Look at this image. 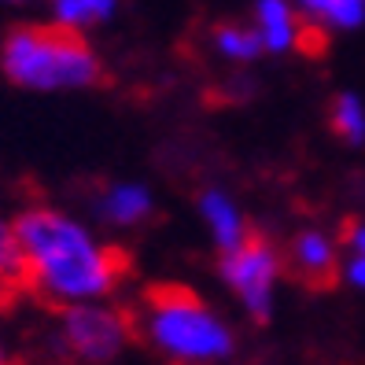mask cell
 Instances as JSON below:
<instances>
[{"label":"cell","instance_id":"1","mask_svg":"<svg viewBox=\"0 0 365 365\" xmlns=\"http://www.w3.org/2000/svg\"><path fill=\"white\" fill-rule=\"evenodd\" d=\"M11 236L23 255L26 292H37L59 307L93 303L125 273V255L118 247H100L78 222L48 207L23 210L11 225Z\"/></svg>","mask_w":365,"mask_h":365},{"label":"cell","instance_id":"2","mask_svg":"<svg viewBox=\"0 0 365 365\" xmlns=\"http://www.w3.org/2000/svg\"><path fill=\"white\" fill-rule=\"evenodd\" d=\"M152 347H159L178 365H214L232 354V332L203 299L181 284H155L140 299V310L130 317Z\"/></svg>","mask_w":365,"mask_h":365},{"label":"cell","instance_id":"3","mask_svg":"<svg viewBox=\"0 0 365 365\" xmlns=\"http://www.w3.org/2000/svg\"><path fill=\"white\" fill-rule=\"evenodd\" d=\"M4 71L26 89H78L100 78L93 48L74 26H23L4 41Z\"/></svg>","mask_w":365,"mask_h":365},{"label":"cell","instance_id":"4","mask_svg":"<svg viewBox=\"0 0 365 365\" xmlns=\"http://www.w3.org/2000/svg\"><path fill=\"white\" fill-rule=\"evenodd\" d=\"M284 269V259L262 232H247L236 247L222 255V277L232 288V295H240L244 310L255 321H269L273 314V288L277 277Z\"/></svg>","mask_w":365,"mask_h":365},{"label":"cell","instance_id":"5","mask_svg":"<svg viewBox=\"0 0 365 365\" xmlns=\"http://www.w3.org/2000/svg\"><path fill=\"white\" fill-rule=\"evenodd\" d=\"M130 336H133L130 314L93 307V303L67 307L63 310V321H59L63 351L85 365H107L111 358H118V351L125 347Z\"/></svg>","mask_w":365,"mask_h":365},{"label":"cell","instance_id":"6","mask_svg":"<svg viewBox=\"0 0 365 365\" xmlns=\"http://www.w3.org/2000/svg\"><path fill=\"white\" fill-rule=\"evenodd\" d=\"M288 269L307 288H332L339 281V269H343L339 244L321 229L295 232L288 244Z\"/></svg>","mask_w":365,"mask_h":365},{"label":"cell","instance_id":"7","mask_svg":"<svg viewBox=\"0 0 365 365\" xmlns=\"http://www.w3.org/2000/svg\"><path fill=\"white\" fill-rule=\"evenodd\" d=\"M255 30L262 37V48L269 52H288V48H303L314 30L303 15H295V8L288 0H259V11H255Z\"/></svg>","mask_w":365,"mask_h":365},{"label":"cell","instance_id":"8","mask_svg":"<svg viewBox=\"0 0 365 365\" xmlns=\"http://www.w3.org/2000/svg\"><path fill=\"white\" fill-rule=\"evenodd\" d=\"M299 11L314 30H358L365 23V0H299Z\"/></svg>","mask_w":365,"mask_h":365},{"label":"cell","instance_id":"9","mask_svg":"<svg viewBox=\"0 0 365 365\" xmlns=\"http://www.w3.org/2000/svg\"><path fill=\"white\" fill-rule=\"evenodd\" d=\"M200 203H203V218H207V225H210V232H214V240L222 244V251L236 247V244L247 236V225H244L240 210L232 207L229 196H222V192H207Z\"/></svg>","mask_w":365,"mask_h":365},{"label":"cell","instance_id":"10","mask_svg":"<svg viewBox=\"0 0 365 365\" xmlns=\"http://www.w3.org/2000/svg\"><path fill=\"white\" fill-rule=\"evenodd\" d=\"M148 210H152V196H148L140 185H115V188H107L103 200H100V214L115 225H133Z\"/></svg>","mask_w":365,"mask_h":365},{"label":"cell","instance_id":"11","mask_svg":"<svg viewBox=\"0 0 365 365\" xmlns=\"http://www.w3.org/2000/svg\"><path fill=\"white\" fill-rule=\"evenodd\" d=\"M23 292H26L23 255H19V247H15L11 229L0 225V307H11Z\"/></svg>","mask_w":365,"mask_h":365},{"label":"cell","instance_id":"12","mask_svg":"<svg viewBox=\"0 0 365 365\" xmlns=\"http://www.w3.org/2000/svg\"><path fill=\"white\" fill-rule=\"evenodd\" d=\"M329 122H332V133L339 140H347L354 148L365 144V103L354 96V93H339L332 100V111H329Z\"/></svg>","mask_w":365,"mask_h":365},{"label":"cell","instance_id":"13","mask_svg":"<svg viewBox=\"0 0 365 365\" xmlns=\"http://www.w3.org/2000/svg\"><path fill=\"white\" fill-rule=\"evenodd\" d=\"M214 45H218V52L225 56V59H240V63H247V59H255L262 52V37H259V30L255 26H218L214 30Z\"/></svg>","mask_w":365,"mask_h":365},{"label":"cell","instance_id":"14","mask_svg":"<svg viewBox=\"0 0 365 365\" xmlns=\"http://www.w3.org/2000/svg\"><path fill=\"white\" fill-rule=\"evenodd\" d=\"M115 11V0H56V15L63 26H81V23H100Z\"/></svg>","mask_w":365,"mask_h":365},{"label":"cell","instance_id":"15","mask_svg":"<svg viewBox=\"0 0 365 365\" xmlns=\"http://www.w3.org/2000/svg\"><path fill=\"white\" fill-rule=\"evenodd\" d=\"M343 251H347V259L365 262V222L351 218L347 225H343Z\"/></svg>","mask_w":365,"mask_h":365},{"label":"cell","instance_id":"16","mask_svg":"<svg viewBox=\"0 0 365 365\" xmlns=\"http://www.w3.org/2000/svg\"><path fill=\"white\" fill-rule=\"evenodd\" d=\"M0 365H4V351H0Z\"/></svg>","mask_w":365,"mask_h":365}]
</instances>
